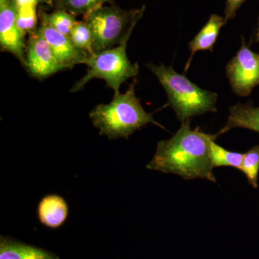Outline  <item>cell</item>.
I'll list each match as a JSON object with an SVG mask.
<instances>
[{
    "label": "cell",
    "instance_id": "8",
    "mask_svg": "<svg viewBox=\"0 0 259 259\" xmlns=\"http://www.w3.org/2000/svg\"><path fill=\"white\" fill-rule=\"evenodd\" d=\"M25 35L17 24V9L13 0L0 1V46L25 66Z\"/></svg>",
    "mask_w": 259,
    "mask_h": 259
},
{
    "label": "cell",
    "instance_id": "19",
    "mask_svg": "<svg viewBox=\"0 0 259 259\" xmlns=\"http://www.w3.org/2000/svg\"><path fill=\"white\" fill-rule=\"evenodd\" d=\"M115 0H59L61 9L74 15H85L105 3H111Z\"/></svg>",
    "mask_w": 259,
    "mask_h": 259
},
{
    "label": "cell",
    "instance_id": "17",
    "mask_svg": "<svg viewBox=\"0 0 259 259\" xmlns=\"http://www.w3.org/2000/svg\"><path fill=\"white\" fill-rule=\"evenodd\" d=\"M70 39L74 45L90 55H94L93 34L86 22H76L71 30Z\"/></svg>",
    "mask_w": 259,
    "mask_h": 259
},
{
    "label": "cell",
    "instance_id": "15",
    "mask_svg": "<svg viewBox=\"0 0 259 259\" xmlns=\"http://www.w3.org/2000/svg\"><path fill=\"white\" fill-rule=\"evenodd\" d=\"M210 159L214 167L231 166L241 169L244 153L231 152L212 141L210 144Z\"/></svg>",
    "mask_w": 259,
    "mask_h": 259
},
{
    "label": "cell",
    "instance_id": "18",
    "mask_svg": "<svg viewBox=\"0 0 259 259\" xmlns=\"http://www.w3.org/2000/svg\"><path fill=\"white\" fill-rule=\"evenodd\" d=\"M16 6V5H15ZM37 4H30L16 6L17 24L20 30L26 34L27 32H35L36 30Z\"/></svg>",
    "mask_w": 259,
    "mask_h": 259
},
{
    "label": "cell",
    "instance_id": "4",
    "mask_svg": "<svg viewBox=\"0 0 259 259\" xmlns=\"http://www.w3.org/2000/svg\"><path fill=\"white\" fill-rule=\"evenodd\" d=\"M139 20H135L123 40L117 47L88 56L85 61L89 68L88 73L75 83L71 89L72 93L79 91L93 79H101L106 81L107 86L112 88L115 94L119 93L122 83L130 78L137 76L139 64H131L126 49L131 33Z\"/></svg>",
    "mask_w": 259,
    "mask_h": 259
},
{
    "label": "cell",
    "instance_id": "21",
    "mask_svg": "<svg viewBox=\"0 0 259 259\" xmlns=\"http://www.w3.org/2000/svg\"><path fill=\"white\" fill-rule=\"evenodd\" d=\"M255 41L259 42V18H258V28H257L256 33H255Z\"/></svg>",
    "mask_w": 259,
    "mask_h": 259
},
{
    "label": "cell",
    "instance_id": "7",
    "mask_svg": "<svg viewBox=\"0 0 259 259\" xmlns=\"http://www.w3.org/2000/svg\"><path fill=\"white\" fill-rule=\"evenodd\" d=\"M25 67L33 77L44 79L65 69L49 42L37 30L30 33L25 49Z\"/></svg>",
    "mask_w": 259,
    "mask_h": 259
},
{
    "label": "cell",
    "instance_id": "1",
    "mask_svg": "<svg viewBox=\"0 0 259 259\" xmlns=\"http://www.w3.org/2000/svg\"><path fill=\"white\" fill-rule=\"evenodd\" d=\"M218 134L191 129L190 120L182 122L171 139L158 142L148 169L179 175L186 180L203 179L216 182L210 159V144Z\"/></svg>",
    "mask_w": 259,
    "mask_h": 259
},
{
    "label": "cell",
    "instance_id": "6",
    "mask_svg": "<svg viewBox=\"0 0 259 259\" xmlns=\"http://www.w3.org/2000/svg\"><path fill=\"white\" fill-rule=\"evenodd\" d=\"M226 74L234 93L248 96L259 85V54L253 52L242 40L240 50L228 63Z\"/></svg>",
    "mask_w": 259,
    "mask_h": 259
},
{
    "label": "cell",
    "instance_id": "5",
    "mask_svg": "<svg viewBox=\"0 0 259 259\" xmlns=\"http://www.w3.org/2000/svg\"><path fill=\"white\" fill-rule=\"evenodd\" d=\"M145 6L139 10L126 11L115 6L99 7L84 15V22L93 34L95 54L119 45L131 25L142 18Z\"/></svg>",
    "mask_w": 259,
    "mask_h": 259
},
{
    "label": "cell",
    "instance_id": "20",
    "mask_svg": "<svg viewBox=\"0 0 259 259\" xmlns=\"http://www.w3.org/2000/svg\"><path fill=\"white\" fill-rule=\"evenodd\" d=\"M245 0H226V9H225V23L229 21L236 17L237 11L244 3Z\"/></svg>",
    "mask_w": 259,
    "mask_h": 259
},
{
    "label": "cell",
    "instance_id": "13",
    "mask_svg": "<svg viewBox=\"0 0 259 259\" xmlns=\"http://www.w3.org/2000/svg\"><path fill=\"white\" fill-rule=\"evenodd\" d=\"M0 259H59L47 250L2 237Z\"/></svg>",
    "mask_w": 259,
    "mask_h": 259
},
{
    "label": "cell",
    "instance_id": "14",
    "mask_svg": "<svg viewBox=\"0 0 259 259\" xmlns=\"http://www.w3.org/2000/svg\"><path fill=\"white\" fill-rule=\"evenodd\" d=\"M41 20V23L69 37L73 27L77 22L75 15L63 9L56 10L49 14L42 13Z\"/></svg>",
    "mask_w": 259,
    "mask_h": 259
},
{
    "label": "cell",
    "instance_id": "16",
    "mask_svg": "<svg viewBox=\"0 0 259 259\" xmlns=\"http://www.w3.org/2000/svg\"><path fill=\"white\" fill-rule=\"evenodd\" d=\"M241 171L253 188L258 187L259 145L253 146L244 153Z\"/></svg>",
    "mask_w": 259,
    "mask_h": 259
},
{
    "label": "cell",
    "instance_id": "10",
    "mask_svg": "<svg viewBox=\"0 0 259 259\" xmlns=\"http://www.w3.org/2000/svg\"><path fill=\"white\" fill-rule=\"evenodd\" d=\"M37 217L47 228H60L64 224L69 215V206L61 196L48 194L42 197L37 208Z\"/></svg>",
    "mask_w": 259,
    "mask_h": 259
},
{
    "label": "cell",
    "instance_id": "3",
    "mask_svg": "<svg viewBox=\"0 0 259 259\" xmlns=\"http://www.w3.org/2000/svg\"><path fill=\"white\" fill-rule=\"evenodd\" d=\"M168 95L177 119L184 122L196 115L217 112V93L202 90L172 66L148 64Z\"/></svg>",
    "mask_w": 259,
    "mask_h": 259
},
{
    "label": "cell",
    "instance_id": "12",
    "mask_svg": "<svg viewBox=\"0 0 259 259\" xmlns=\"http://www.w3.org/2000/svg\"><path fill=\"white\" fill-rule=\"evenodd\" d=\"M224 17L212 14L209 16L208 21L201 29L200 31L194 37L193 40L189 44V49L191 51L190 59L185 66V71L190 67L191 61L197 51H213V47L217 40L220 30L225 25Z\"/></svg>",
    "mask_w": 259,
    "mask_h": 259
},
{
    "label": "cell",
    "instance_id": "11",
    "mask_svg": "<svg viewBox=\"0 0 259 259\" xmlns=\"http://www.w3.org/2000/svg\"><path fill=\"white\" fill-rule=\"evenodd\" d=\"M236 127L251 130L259 134V107H255L248 102L230 107L228 121L218 133V136Z\"/></svg>",
    "mask_w": 259,
    "mask_h": 259
},
{
    "label": "cell",
    "instance_id": "22",
    "mask_svg": "<svg viewBox=\"0 0 259 259\" xmlns=\"http://www.w3.org/2000/svg\"><path fill=\"white\" fill-rule=\"evenodd\" d=\"M0 1H3V0H0ZM54 1V0H41L42 3H47L49 5H52Z\"/></svg>",
    "mask_w": 259,
    "mask_h": 259
},
{
    "label": "cell",
    "instance_id": "9",
    "mask_svg": "<svg viewBox=\"0 0 259 259\" xmlns=\"http://www.w3.org/2000/svg\"><path fill=\"white\" fill-rule=\"evenodd\" d=\"M37 30L45 37L56 59L65 69H71L76 64H85L90 54L75 47L69 36L44 23L40 24Z\"/></svg>",
    "mask_w": 259,
    "mask_h": 259
},
{
    "label": "cell",
    "instance_id": "2",
    "mask_svg": "<svg viewBox=\"0 0 259 259\" xmlns=\"http://www.w3.org/2000/svg\"><path fill=\"white\" fill-rule=\"evenodd\" d=\"M136 83L134 79L125 93L115 94L111 102L100 104L90 112V118L100 130V136H106L110 139H127L150 123L164 129L154 120L153 113H148L143 108L135 93Z\"/></svg>",
    "mask_w": 259,
    "mask_h": 259
}]
</instances>
